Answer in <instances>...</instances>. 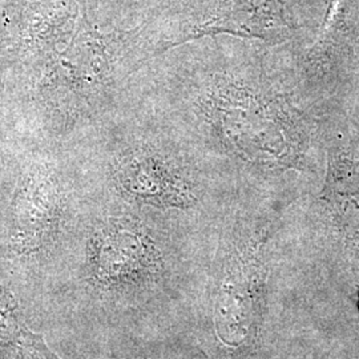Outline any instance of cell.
<instances>
[{
  "label": "cell",
  "mask_w": 359,
  "mask_h": 359,
  "mask_svg": "<svg viewBox=\"0 0 359 359\" xmlns=\"http://www.w3.org/2000/svg\"><path fill=\"white\" fill-rule=\"evenodd\" d=\"M222 109V128L234 142H238L248 154H268L269 160L281 161L290 156L295 144L290 126L281 111L259 102L253 96H238L231 93L224 97Z\"/></svg>",
  "instance_id": "1"
},
{
  "label": "cell",
  "mask_w": 359,
  "mask_h": 359,
  "mask_svg": "<svg viewBox=\"0 0 359 359\" xmlns=\"http://www.w3.org/2000/svg\"><path fill=\"white\" fill-rule=\"evenodd\" d=\"M121 182L136 198L156 205L184 206L191 201L184 180L160 160H135L124 168Z\"/></svg>",
  "instance_id": "2"
},
{
  "label": "cell",
  "mask_w": 359,
  "mask_h": 359,
  "mask_svg": "<svg viewBox=\"0 0 359 359\" xmlns=\"http://www.w3.org/2000/svg\"><path fill=\"white\" fill-rule=\"evenodd\" d=\"M145 246L139 236L127 231H117L105 236L99 248L100 269L107 276H121L124 270L139 268V262L147 258Z\"/></svg>",
  "instance_id": "3"
},
{
  "label": "cell",
  "mask_w": 359,
  "mask_h": 359,
  "mask_svg": "<svg viewBox=\"0 0 359 359\" xmlns=\"http://www.w3.org/2000/svg\"><path fill=\"white\" fill-rule=\"evenodd\" d=\"M18 346L22 359H59L52 353L50 347L46 345L41 335L32 333L27 329L20 330Z\"/></svg>",
  "instance_id": "4"
}]
</instances>
